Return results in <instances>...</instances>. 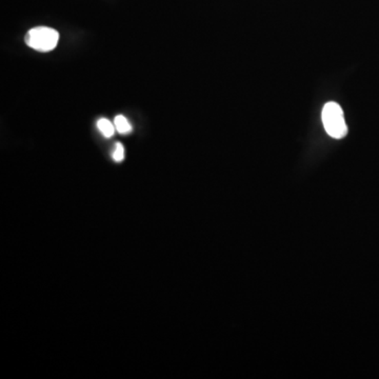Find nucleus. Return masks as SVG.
Instances as JSON below:
<instances>
[{
  "label": "nucleus",
  "mask_w": 379,
  "mask_h": 379,
  "mask_svg": "<svg viewBox=\"0 0 379 379\" xmlns=\"http://www.w3.org/2000/svg\"><path fill=\"white\" fill-rule=\"evenodd\" d=\"M321 119H323L325 131L331 137L340 140L346 136L348 128H347L345 116H343V109L340 108L338 103L333 102V101L325 103L323 113H321Z\"/></svg>",
  "instance_id": "nucleus-1"
},
{
  "label": "nucleus",
  "mask_w": 379,
  "mask_h": 379,
  "mask_svg": "<svg viewBox=\"0 0 379 379\" xmlns=\"http://www.w3.org/2000/svg\"><path fill=\"white\" fill-rule=\"evenodd\" d=\"M59 33L49 27H36L25 34V41L28 47L39 52H50L57 47Z\"/></svg>",
  "instance_id": "nucleus-2"
},
{
  "label": "nucleus",
  "mask_w": 379,
  "mask_h": 379,
  "mask_svg": "<svg viewBox=\"0 0 379 379\" xmlns=\"http://www.w3.org/2000/svg\"><path fill=\"white\" fill-rule=\"evenodd\" d=\"M97 127H98L99 131L102 133L103 136L107 137V138H110L114 135L115 124H113L110 120L106 118L99 119L98 122H97Z\"/></svg>",
  "instance_id": "nucleus-3"
},
{
  "label": "nucleus",
  "mask_w": 379,
  "mask_h": 379,
  "mask_svg": "<svg viewBox=\"0 0 379 379\" xmlns=\"http://www.w3.org/2000/svg\"><path fill=\"white\" fill-rule=\"evenodd\" d=\"M114 124L115 128L120 134H128L132 130V127L129 124L128 119L122 115L115 117Z\"/></svg>",
  "instance_id": "nucleus-4"
},
{
  "label": "nucleus",
  "mask_w": 379,
  "mask_h": 379,
  "mask_svg": "<svg viewBox=\"0 0 379 379\" xmlns=\"http://www.w3.org/2000/svg\"><path fill=\"white\" fill-rule=\"evenodd\" d=\"M113 158L115 162H120L124 160V148L122 144H116L114 152H113Z\"/></svg>",
  "instance_id": "nucleus-5"
}]
</instances>
